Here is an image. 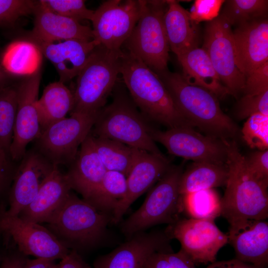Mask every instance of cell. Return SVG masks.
Segmentation results:
<instances>
[{
  "label": "cell",
  "mask_w": 268,
  "mask_h": 268,
  "mask_svg": "<svg viewBox=\"0 0 268 268\" xmlns=\"http://www.w3.org/2000/svg\"><path fill=\"white\" fill-rule=\"evenodd\" d=\"M158 75L177 110L192 128L222 140H235L239 135L238 127L222 111L213 93L189 84L179 73L167 70Z\"/></svg>",
  "instance_id": "cell-1"
},
{
  "label": "cell",
  "mask_w": 268,
  "mask_h": 268,
  "mask_svg": "<svg viewBox=\"0 0 268 268\" xmlns=\"http://www.w3.org/2000/svg\"><path fill=\"white\" fill-rule=\"evenodd\" d=\"M121 50L120 73L142 113L169 129L192 128L177 110L158 75L134 55Z\"/></svg>",
  "instance_id": "cell-2"
},
{
  "label": "cell",
  "mask_w": 268,
  "mask_h": 268,
  "mask_svg": "<svg viewBox=\"0 0 268 268\" xmlns=\"http://www.w3.org/2000/svg\"><path fill=\"white\" fill-rule=\"evenodd\" d=\"M226 143L228 177L221 199V215L229 223L241 219L266 220L268 184L250 173L235 140H226Z\"/></svg>",
  "instance_id": "cell-3"
},
{
  "label": "cell",
  "mask_w": 268,
  "mask_h": 268,
  "mask_svg": "<svg viewBox=\"0 0 268 268\" xmlns=\"http://www.w3.org/2000/svg\"><path fill=\"white\" fill-rule=\"evenodd\" d=\"M122 50L112 51L99 44L76 76L70 113H94L104 107L120 73Z\"/></svg>",
  "instance_id": "cell-4"
},
{
  "label": "cell",
  "mask_w": 268,
  "mask_h": 268,
  "mask_svg": "<svg viewBox=\"0 0 268 268\" xmlns=\"http://www.w3.org/2000/svg\"><path fill=\"white\" fill-rule=\"evenodd\" d=\"M96 137L106 138L165 156L152 139L150 127L128 97L118 94L99 112L93 126Z\"/></svg>",
  "instance_id": "cell-5"
},
{
  "label": "cell",
  "mask_w": 268,
  "mask_h": 268,
  "mask_svg": "<svg viewBox=\"0 0 268 268\" xmlns=\"http://www.w3.org/2000/svg\"><path fill=\"white\" fill-rule=\"evenodd\" d=\"M183 166H170L150 190L141 206L121 224V230L130 238L153 226L172 224L183 212L179 182Z\"/></svg>",
  "instance_id": "cell-6"
},
{
  "label": "cell",
  "mask_w": 268,
  "mask_h": 268,
  "mask_svg": "<svg viewBox=\"0 0 268 268\" xmlns=\"http://www.w3.org/2000/svg\"><path fill=\"white\" fill-rule=\"evenodd\" d=\"M167 8V0H142L139 18L123 45L157 75L168 70L170 47L163 23Z\"/></svg>",
  "instance_id": "cell-7"
},
{
  "label": "cell",
  "mask_w": 268,
  "mask_h": 268,
  "mask_svg": "<svg viewBox=\"0 0 268 268\" xmlns=\"http://www.w3.org/2000/svg\"><path fill=\"white\" fill-rule=\"evenodd\" d=\"M110 221H112L111 214L70 193L48 224L55 233L66 240L88 246L102 239Z\"/></svg>",
  "instance_id": "cell-8"
},
{
  "label": "cell",
  "mask_w": 268,
  "mask_h": 268,
  "mask_svg": "<svg viewBox=\"0 0 268 268\" xmlns=\"http://www.w3.org/2000/svg\"><path fill=\"white\" fill-rule=\"evenodd\" d=\"M99 112L70 113L69 117L51 125L36 139L38 151L55 165L71 164L90 133Z\"/></svg>",
  "instance_id": "cell-9"
},
{
  "label": "cell",
  "mask_w": 268,
  "mask_h": 268,
  "mask_svg": "<svg viewBox=\"0 0 268 268\" xmlns=\"http://www.w3.org/2000/svg\"><path fill=\"white\" fill-rule=\"evenodd\" d=\"M141 0H109L94 10L90 21L93 39L112 51H119L140 16Z\"/></svg>",
  "instance_id": "cell-10"
},
{
  "label": "cell",
  "mask_w": 268,
  "mask_h": 268,
  "mask_svg": "<svg viewBox=\"0 0 268 268\" xmlns=\"http://www.w3.org/2000/svg\"><path fill=\"white\" fill-rule=\"evenodd\" d=\"M231 27L220 14L207 22L202 48L229 94L237 98L243 93L245 78L236 65Z\"/></svg>",
  "instance_id": "cell-11"
},
{
  "label": "cell",
  "mask_w": 268,
  "mask_h": 268,
  "mask_svg": "<svg viewBox=\"0 0 268 268\" xmlns=\"http://www.w3.org/2000/svg\"><path fill=\"white\" fill-rule=\"evenodd\" d=\"M165 232L180 242L181 250L195 264L215 262L219 250L228 243L227 235L213 220L180 218L170 224Z\"/></svg>",
  "instance_id": "cell-12"
},
{
  "label": "cell",
  "mask_w": 268,
  "mask_h": 268,
  "mask_svg": "<svg viewBox=\"0 0 268 268\" xmlns=\"http://www.w3.org/2000/svg\"><path fill=\"white\" fill-rule=\"evenodd\" d=\"M0 233L13 241L18 251L25 256L56 260L63 259L70 252L51 231L40 224L7 214L0 210Z\"/></svg>",
  "instance_id": "cell-13"
},
{
  "label": "cell",
  "mask_w": 268,
  "mask_h": 268,
  "mask_svg": "<svg viewBox=\"0 0 268 268\" xmlns=\"http://www.w3.org/2000/svg\"><path fill=\"white\" fill-rule=\"evenodd\" d=\"M150 134L154 141L163 145L172 155L194 162L226 164V140L202 134L190 127L164 131L151 128Z\"/></svg>",
  "instance_id": "cell-14"
},
{
  "label": "cell",
  "mask_w": 268,
  "mask_h": 268,
  "mask_svg": "<svg viewBox=\"0 0 268 268\" xmlns=\"http://www.w3.org/2000/svg\"><path fill=\"white\" fill-rule=\"evenodd\" d=\"M41 73L40 70L26 76L17 86V111L9 156L12 160L22 159L29 142L41 134L36 106Z\"/></svg>",
  "instance_id": "cell-15"
},
{
  "label": "cell",
  "mask_w": 268,
  "mask_h": 268,
  "mask_svg": "<svg viewBox=\"0 0 268 268\" xmlns=\"http://www.w3.org/2000/svg\"><path fill=\"white\" fill-rule=\"evenodd\" d=\"M165 232L134 234L113 251L98 258L94 268H142L148 258L159 252H173Z\"/></svg>",
  "instance_id": "cell-16"
},
{
  "label": "cell",
  "mask_w": 268,
  "mask_h": 268,
  "mask_svg": "<svg viewBox=\"0 0 268 268\" xmlns=\"http://www.w3.org/2000/svg\"><path fill=\"white\" fill-rule=\"evenodd\" d=\"M56 166L38 151L26 152L14 176L6 213L18 216L34 200Z\"/></svg>",
  "instance_id": "cell-17"
},
{
  "label": "cell",
  "mask_w": 268,
  "mask_h": 268,
  "mask_svg": "<svg viewBox=\"0 0 268 268\" xmlns=\"http://www.w3.org/2000/svg\"><path fill=\"white\" fill-rule=\"evenodd\" d=\"M230 224L228 242L236 259L264 268L268 262V222L266 220L241 219Z\"/></svg>",
  "instance_id": "cell-18"
},
{
  "label": "cell",
  "mask_w": 268,
  "mask_h": 268,
  "mask_svg": "<svg viewBox=\"0 0 268 268\" xmlns=\"http://www.w3.org/2000/svg\"><path fill=\"white\" fill-rule=\"evenodd\" d=\"M233 37L236 65L245 77L268 62L267 17L236 26Z\"/></svg>",
  "instance_id": "cell-19"
},
{
  "label": "cell",
  "mask_w": 268,
  "mask_h": 268,
  "mask_svg": "<svg viewBox=\"0 0 268 268\" xmlns=\"http://www.w3.org/2000/svg\"><path fill=\"white\" fill-rule=\"evenodd\" d=\"M170 166L165 156L139 149L127 177L126 196L112 212V222H119L130 205L158 181Z\"/></svg>",
  "instance_id": "cell-20"
},
{
  "label": "cell",
  "mask_w": 268,
  "mask_h": 268,
  "mask_svg": "<svg viewBox=\"0 0 268 268\" xmlns=\"http://www.w3.org/2000/svg\"><path fill=\"white\" fill-rule=\"evenodd\" d=\"M34 27L31 32L35 43H52L68 40H93L92 28L80 22L48 10L39 1L33 13Z\"/></svg>",
  "instance_id": "cell-21"
},
{
  "label": "cell",
  "mask_w": 268,
  "mask_h": 268,
  "mask_svg": "<svg viewBox=\"0 0 268 268\" xmlns=\"http://www.w3.org/2000/svg\"><path fill=\"white\" fill-rule=\"evenodd\" d=\"M55 67L60 81L65 83L76 77L99 44L91 41L68 40L57 43H36Z\"/></svg>",
  "instance_id": "cell-22"
},
{
  "label": "cell",
  "mask_w": 268,
  "mask_h": 268,
  "mask_svg": "<svg viewBox=\"0 0 268 268\" xmlns=\"http://www.w3.org/2000/svg\"><path fill=\"white\" fill-rule=\"evenodd\" d=\"M71 189L66 174L61 173L56 166L34 200L18 216L38 224L48 223L64 204Z\"/></svg>",
  "instance_id": "cell-23"
},
{
  "label": "cell",
  "mask_w": 268,
  "mask_h": 268,
  "mask_svg": "<svg viewBox=\"0 0 268 268\" xmlns=\"http://www.w3.org/2000/svg\"><path fill=\"white\" fill-rule=\"evenodd\" d=\"M71 164L66 174L71 189L85 200L99 185L107 171L95 150L91 133L81 143Z\"/></svg>",
  "instance_id": "cell-24"
},
{
  "label": "cell",
  "mask_w": 268,
  "mask_h": 268,
  "mask_svg": "<svg viewBox=\"0 0 268 268\" xmlns=\"http://www.w3.org/2000/svg\"><path fill=\"white\" fill-rule=\"evenodd\" d=\"M167 2L163 17L164 28L170 49L178 56L198 47L199 25L178 1L167 0Z\"/></svg>",
  "instance_id": "cell-25"
},
{
  "label": "cell",
  "mask_w": 268,
  "mask_h": 268,
  "mask_svg": "<svg viewBox=\"0 0 268 268\" xmlns=\"http://www.w3.org/2000/svg\"><path fill=\"white\" fill-rule=\"evenodd\" d=\"M177 57L182 67V75L188 83L210 91L218 98L229 94L202 48H194Z\"/></svg>",
  "instance_id": "cell-26"
},
{
  "label": "cell",
  "mask_w": 268,
  "mask_h": 268,
  "mask_svg": "<svg viewBox=\"0 0 268 268\" xmlns=\"http://www.w3.org/2000/svg\"><path fill=\"white\" fill-rule=\"evenodd\" d=\"M73 103V93L64 83L58 81L48 84L36 103L41 133L65 118L71 111Z\"/></svg>",
  "instance_id": "cell-27"
},
{
  "label": "cell",
  "mask_w": 268,
  "mask_h": 268,
  "mask_svg": "<svg viewBox=\"0 0 268 268\" xmlns=\"http://www.w3.org/2000/svg\"><path fill=\"white\" fill-rule=\"evenodd\" d=\"M228 177L226 164L194 162L181 175L179 193L183 195L225 186Z\"/></svg>",
  "instance_id": "cell-28"
},
{
  "label": "cell",
  "mask_w": 268,
  "mask_h": 268,
  "mask_svg": "<svg viewBox=\"0 0 268 268\" xmlns=\"http://www.w3.org/2000/svg\"><path fill=\"white\" fill-rule=\"evenodd\" d=\"M42 55L33 41L16 40L6 47L0 64L11 75L28 76L40 70Z\"/></svg>",
  "instance_id": "cell-29"
},
{
  "label": "cell",
  "mask_w": 268,
  "mask_h": 268,
  "mask_svg": "<svg viewBox=\"0 0 268 268\" xmlns=\"http://www.w3.org/2000/svg\"><path fill=\"white\" fill-rule=\"evenodd\" d=\"M91 136L95 150L106 170L119 172L127 177L139 149L112 139Z\"/></svg>",
  "instance_id": "cell-30"
},
{
  "label": "cell",
  "mask_w": 268,
  "mask_h": 268,
  "mask_svg": "<svg viewBox=\"0 0 268 268\" xmlns=\"http://www.w3.org/2000/svg\"><path fill=\"white\" fill-rule=\"evenodd\" d=\"M127 190V177L121 172L107 170L100 183L85 200L112 215L125 198Z\"/></svg>",
  "instance_id": "cell-31"
},
{
  "label": "cell",
  "mask_w": 268,
  "mask_h": 268,
  "mask_svg": "<svg viewBox=\"0 0 268 268\" xmlns=\"http://www.w3.org/2000/svg\"><path fill=\"white\" fill-rule=\"evenodd\" d=\"M183 211L189 218L214 220L221 215V199L214 189L181 195Z\"/></svg>",
  "instance_id": "cell-32"
},
{
  "label": "cell",
  "mask_w": 268,
  "mask_h": 268,
  "mask_svg": "<svg viewBox=\"0 0 268 268\" xmlns=\"http://www.w3.org/2000/svg\"><path fill=\"white\" fill-rule=\"evenodd\" d=\"M17 104V86L7 85L0 87V149L9 156L13 139Z\"/></svg>",
  "instance_id": "cell-33"
},
{
  "label": "cell",
  "mask_w": 268,
  "mask_h": 268,
  "mask_svg": "<svg viewBox=\"0 0 268 268\" xmlns=\"http://www.w3.org/2000/svg\"><path fill=\"white\" fill-rule=\"evenodd\" d=\"M221 13L232 26H237L256 19L267 17L268 1L266 0H225Z\"/></svg>",
  "instance_id": "cell-34"
},
{
  "label": "cell",
  "mask_w": 268,
  "mask_h": 268,
  "mask_svg": "<svg viewBox=\"0 0 268 268\" xmlns=\"http://www.w3.org/2000/svg\"><path fill=\"white\" fill-rule=\"evenodd\" d=\"M242 137L251 148L260 150L268 149V116L253 115L247 119L241 130Z\"/></svg>",
  "instance_id": "cell-35"
},
{
  "label": "cell",
  "mask_w": 268,
  "mask_h": 268,
  "mask_svg": "<svg viewBox=\"0 0 268 268\" xmlns=\"http://www.w3.org/2000/svg\"><path fill=\"white\" fill-rule=\"evenodd\" d=\"M39 2L50 11L57 14L76 20L79 22L89 20L94 10L87 8L83 0H41Z\"/></svg>",
  "instance_id": "cell-36"
},
{
  "label": "cell",
  "mask_w": 268,
  "mask_h": 268,
  "mask_svg": "<svg viewBox=\"0 0 268 268\" xmlns=\"http://www.w3.org/2000/svg\"><path fill=\"white\" fill-rule=\"evenodd\" d=\"M193 261L182 250L177 253L159 252L151 255L142 268H196Z\"/></svg>",
  "instance_id": "cell-37"
},
{
  "label": "cell",
  "mask_w": 268,
  "mask_h": 268,
  "mask_svg": "<svg viewBox=\"0 0 268 268\" xmlns=\"http://www.w3.org/2000/svg\"><path fill=\"white\" fill-rule=\"evenodd\" d=\"M36 2L29 0H0V26L10 25L19 18L33 13Z\"/></svg>",
  "instance_id": "cell-38"
},
{
  "label": "cell",
  "mask_w": 268,
  "mask_h": 268,
  "mask_svg": "<svg viewBox=\"0 0 268 268\" xmlns=\"http://www.w3.org/2000/svg\"><path fill=\"white\" fill-rule=\"evenodd\" d=\"M256 114L268 116V90L256 95H244L239 101L236 109L238 119H247Z\"/></svg>",
  "instance_id": "cell-39"
},
{
  "label": "cell",
  "mask_w": 268,
  "mask_h": 268,
  "mask_svg": "<svg viewBox=\"0 0 268 268\" xmlns=\"http://www.w3.org/2000/svg\"><path fill=\"white\" fill-rule=\"evenodd\" d=\"M224 1L222 0H195L189 11L190 16L198 24L203 21H210L218 16Z\"/></svg>",
  "instance_id": "cell-40"
},
{
  "label": "cell",
  "mask_w": 268,
  "mask_h": 268,
  "mask_svg": "<svg viewBox=\"0 0 268 268\" xmlns=\"http://www.w3.org/2000/svg\"><path fill=\"white\" fill-rule=\"evenodd\" d=\"M244 95H256L268 90V62L251 72L245 77Z\"/></svg>",
  "instance_id": "cell-41"
},
{
  "label": "cell",
  "mask_w": 268,
  "mask_h": 268,
  "mask_svg": "<svg viewBox=\"0 0 268 268\" xmlns=\"http://www.w3.org/2000/svg\"><path fill=\"white\" fill-rule=\"evenodd\" d=\"M244 158L250 173L259 180L268 184V150L255 151Z\"/></svg>",
  "instance_id": "cell-42"
},
{
  "label": "cell",
  "mask_w": 268,
  "mask_h": 268,
  "mask_svg": "<svg viewBox=\"0 0 268 268\" xmlns=\"http://www.w3.org/2000/svg\"><path fill=\"white\" fill-rule=\"evenodd\" d=\"M56 268H91L75 250H72L61 260Z\"/></svg>",
  "instance_id": "cell-43"
},
{
  "label": "cell",
  "mask_w": 268,
  "mask_h": 268,
  "mask_svg": "<svg viewBox=\"0 0 268 268\" xmlns=\"http://www.w3.org/2000/svg\"><path fill=\"white\" fill-rule=\"evenodd\" d=\"M10 157L0 149V195L7 187L11 177Z\"/></svg>",
  "instance_id": "cell-44"
},
{
  "label": "cell",
  "mask_w": 268,
  "mask_h": 268,
  "mask_svg": "<svg viewBox=\"0 0 268 268\" xmlns=\"http://www.w3.org/2000/svg\"><path fill=\"white\" fill-rule=\"evenodd\" d=\"M19 251L1 259L0 268H24L27 258Z\"/></svg>",
  "instance_id": "cell-45"
},
{
  "label": "cell",
  "mask_w": 268,
  "mask_h": 268,
  "mask_svg": "<svg viewBox=\"0 0 268 268\" xmlns=\"http://www.w3.org/2000/svg\"><path fill=\"white\" fill-rule=\"evenodd\" d=\"M206 268H261L254 265L242 262L237 259L230 260L215 261Z\"/></svg>",
  "instance_id": "cell-46"
},
{
  "label": "cell",
  "mask_w": 268,
  "mask_h": 268,
  "mask_svg": "<svg viewBox=\"0 0 268 268\" xmlns=\"http://www.w3.org/2000/svg\"><path fill=\"white\" fill-rule=\"evenodd\" d=\"M55 260L36 258L30 260L27 259L24 268H56Z\"/></svg>",
  "instance_id": "cell-47"
},
{
  "label": "cell",
  "mask_w": 268,
  "mask_h": 268,
  "mask_svg": "<svg viewBox=\"0 0 268 268\" xmlns=\"http://www.w3.org/2000/svg\"><path fill=\"white\" fill-rule=\"evenodd\" d=\"M11 76L0 64V88L8 85Z\"/></svg>",
  "instance_id": "cell-48"
},
{
  "label": "cell",
  "mask_w": 268,
  "mask_h": 268,
  "mask_svg": "<svg viewBox=\"0 0 268 268\" xmlns=\"http://www.w3.org/2000/svg\"><path fill=\"white\" fill-rule=\"evenodd\" d=\"M1 259L0 258V262Z\"/></svg>",
  "instance_id": "cell-49"
}]
</instances>
